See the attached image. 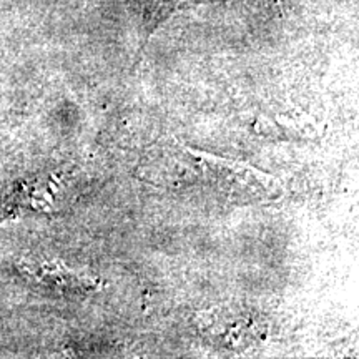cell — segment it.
Here are the masks:
<instances>
[{"label":"cell","instance_id":"cell-1","mask_svg":"<svg viewBox=\"0 0 359 359\" xmlns=\"http://www.w3.org/2000/svg\"><path fill=\"white\" fill-rule=\"evenodd\" d=\"M185 151L210 185L238 203H271L280 200L285 193L280 180L255 168L253 165L191 148H187Z\"/></svg>","mask_w":359,"mask_h":359},{"label":"cell","instance_id":"cell-2","mask_svg":"<svg viewBox=\"0 0 359 359\" xmlns=\"http://www.w3.org/2000/svg\"><path fill=\"white\" fill-rule=\"evenodd\" d=\"M198 325L205 336L230 349L251 348L266 338V325L262 318L233 304L205 311Z\"/></svg>","mask_w":359,"mask_h":359},{"label":"cell","instance_id":"cell-3","mask_svg":"<svg viewBox=\"0 0 359 359\" xmlns=\"http://www.w3.org/2000/svg\"><path fill=\"white\" fill-rule=\"evenodd\" d=\"M37 275L40 276V280L47 283V285L70 294H85L100 288V280H98V278L83 275V273L67 268L65 264L62 263L43 264V266L39 269Z\"/></svg>","mask_w":359,"mask_h":359}]
</instances>
